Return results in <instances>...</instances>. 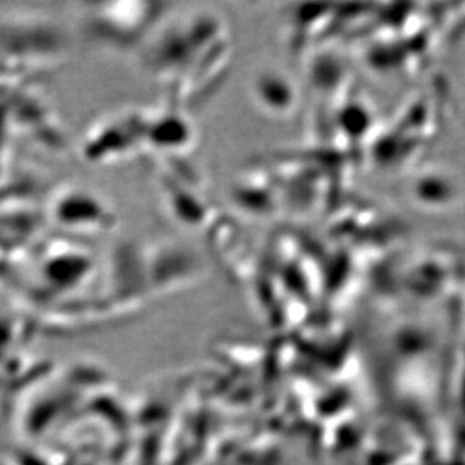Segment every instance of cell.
<instances>
[{
    "label": "cell",
    "instance_id": "6da1fadb",
    "mask_svg": "<svg viewBox=\"0 0 465 465\" xmlns=\"http://www.w3.org/2000/svg\"><path fill=\"white\" fill-rule=\"evenodd\" d=\"M142 65L166 84L171 104L187 109L214 91L229 59L226 26L211 9L169 15L139 50Z\"/></svg>",
    "mask_w": 465,
    "mask_h": 465
},
{
    "label": "cell",
    "instance_id": "7a4b0ae2",
    "mask_svg": "<svg viewBox=\"0 0 465 465\" xmlns=\"http://www.w3.org/2000/svg\"><path fill=\"white\" fill-rule=\"evenodd\" d=\"M84 31L89 40L114 52L143 47L171 5L164 2H88L82 5Z\"/></svg>",
    "mask_w": 465,
    "mask_h": 465
},
{
    "label": "cell",
    "instance_id": "3957f363",
    "mask_svg": "<svg viewBox=\"0 0 465 465\" xmlns=\"http://www.w3.org/2000/svg\"><path fill=\"white\" fill-rule=\"evenodd\" d=\"M65 34L61 27L41 18H22L0 25V57L15 73L47 66L64 56Z\"/></svg>",
    "mask_w": 465,
    "mask_h": 465
},
{
    "label": "cell",
    "instance_id": "277c9868",
    "mask_svg": "<svg viewBox=\"0 0 465 465\" xmlns=\"http://www.w3.org/2000/svg\"><path fill=\"white\" fill-rule=\"evenodd\" d=\"M45 219L71 233L109 232L118 224V215L110 203L93 190L65 185L52 194Z\"/></svg>",
    "mask_w": 465,
    "mask_h": 465
},
{
    "label": "cell",
    "instance_id": "5b68a950",
    "mask_svg": "<svg viewBox=\"0 0 465 465\" xmlns=\"http://www.w3.org/2000/svg\"><path fill=\"white\" fill-rule=\"evenodd\" d=\"M145 112L128 110L100 119L82 142V155L95 164L121 162L145 151Z\"/></svg>",
    "mask_w": 465,
    "mask_h": 465
},
{
    "label": "cell",
    "instance_id": "8992f818",
    "mask_svg": "<svg viewBox=\"0 0 465 465\" xmlns=\"http://www.w3.org/2000/svg\"><path fill=\"white\" fill-rule=\"evenodd\" d=\"M142 265L146 290L169 291L167 288L190 283L203 272V261L198 252L175 242L142 244Z\"/></svg>",
    "mask_w": 465,
    "mask_h": 465
},
{
    "label": "cell",
    "instance_id": "52a82bcc",
    "mask_svg": "<svg viewBox=\"0 0 465 465\" xmlns=\"http://www.w3.org/2000/svg\"><path fill=\"white\" fill-rule=\"evenodd\" d=\"M145 151L157 157L181 160L193 148L196 130L184 109L169 104L160 112H145Z\"/></svg>",
    "mask_w": 465,
    "mask_h": 465
},
{
    "label": "cell",
    "instance_id": "ba28073f",
    "mask_svg": "<svg viewBox=\"0 0 465 465\" xmlns=\"http://www.w3.org/2000/svg\"><path fill=\"white\" fill-rule=\"evenodd\" d=\"M93 272L91 255L64 244L43 252L38 276L45 286L54 288V291H70V288L84 283Z\"/></svg>",
    "mask_w": 465,
    "mask_h": 465
},
{
    "label": "cell",
    "instance_id": "9c48e42d",
    "mask_svg": "<svg viewBox=\"0 0 465 465\" xmlns=\"http://www.w3.org/2000/svg\"><path fill=\"white\" fill-rule=\"evenodd\" d=\"M158 181L173 219L193 228H201L207 223L211 208L201 193H198V184L181 180L169 172L160 175Z\"/></svg>",
    "mask_w": 465,
    "mask_h": 465
}]
</instances>
